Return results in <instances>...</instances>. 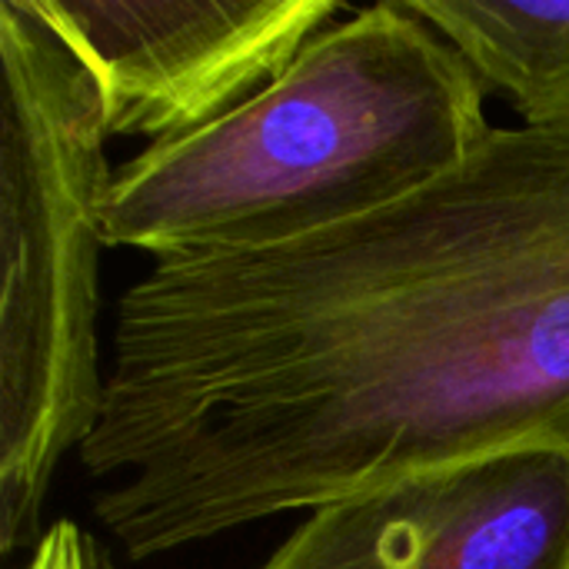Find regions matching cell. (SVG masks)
<instances>
[{
    "mask_svg": "<svg viewBox=\"0 0 569 569\" xmlns=\"http://www.w3.org/2000/svg\"><path fill=\"white\" fill-rule=\"evenodd\" d=\"M483 100L410 0L353 10L223 120L117 167L103 247L177 263L360 220L453 170L493 130Z\"/></svg>",
    "mask_w": 569,
    "mask_h": 569,
    "instance_id": "2",
    "label": "cell"
},
{
    "mask_svg": "<svg viewBox=\"0 0 569 569\" xmlns=\"http://www.w3.org/2000/svg\"><path fill=\"white\" fill-rule=\"evenodd\" d=\"M540 443L569 450V127H493L283 247L153 263L77 457L100 527L153 560Z\"/></svg>",
    "mask_w": 569,
    "mask_h": 569,
    "instance_id": "1",
    "label": "cell"
},
{
    "mask_svg": "<svg viewBox=\"0 0 569 569\" xmlns=\"http://www.w3.org/2000/svg\"><path fill=\"white\" fill-rule=\"evenodd\" d=\"M93 77L110 137L150 147L207 130L267 90L337 0H30Z\"/></svg>",
    "mask_w": 569,
    "mask_h": 569,
    "instance_id": "4",
    "label": "cell"
},
{
    "mask_svg": "<svg viewBox=\"0 0 569 569\" xmlns=\"http://www.w3.org/2000/svg\"><path fill=\"white\" fill-rule=\"evenodd\" d=\"M523 127H569V3L410 0Z\"/></svg>",
    "mask_w": 569,
    "mask_h": 569,
    "instance_id": "6",
    "label": "cell"
},
{
    "mask_svg": "<svg viewBox=\"0 0 569 569\" xmlns=\"http://www.w3.org/2000/svg\"><path fill=\"white\" fill-rule=\"evenodd\" d=\"M257 569H569V450L513 447L357 490Z\"/></svg>",
    "mask_w": 569,
    "mask_h": 569,
    "instance_id": "5",
    "label": "cell"
},
{
    "mask_svg": "<svg viewBox=\"0 0 569 569\" xmlns=\"http://www.w3.org/2000/svg\"><path fill=\"white\" fill-rule=\"evenodd\" d=\"M97 569H113V563L107 557H97Z\"/></svg>",
    "mask_w": 569,
    "mask_h": 569,
    "instance_id": "7",
    "label": "cell"
},
{
    "mask_svg": "<svg viewBox=\"0 0 569 569\" xmlns=\"http://www.w3.org/2000/svg\"><path fill=\"white\" fill-rule=\"evenodd\" d=\"M103 100L30 0H0V553L33 550L103 403Z\"/></svg>",
    "mask_w": 569,
    "mask_h": 569,
    "instance_id": "3",
    "label": "cell"
}]
</instances>
